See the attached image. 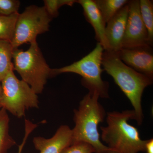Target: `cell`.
Segmentation results:
<instances>
[{
  "label": "cell",
  "instance_id": "cell-1",
  "mask_svg": "<svg viewBox=\"0 0 153 153\" xmlns=\"http://www.w3.org/2000/svg\"><path fill=\"white\" fill-rule=\"evenodd\" d=\"M102 66L129 100L135 113V120L141 125L143 118V92L146 88L152 84L153 79L127 66L120 59L117 52L104 50Z\"/></svg>",
  "mask_w": 153,
  "mask_h": 153
},
{
  "label": "cell",
  "instance_id": "cell-2",
  "mask_svg": "<svg viewBox=\"0 0 153 153\" xmlns=\"http://www.w3.org/2000/svg\"><path fill=\"white\" fill-rule=\"evenodd\" d=\"M99 97L96 92H89L79 102L78 109L74 110L72 144L88 143L92 146L94 153H108L111 150L100 140L98 126L103 121L106 113L98 102Z\"/></svg>",
  "mask_w": 153,
  "mask_h": 153
},
{
  "label": "cell",
  "instance_id": "cell-3",
  "mask_svg": "<svg viewBox=\"0 0 153 153\" xmlns=\"http://www.w3.org/2000/svg\"><path fill=\"white\" fill-rule=\"evenodd\" d=\"M130 119H136L134 111L108 113V125L100 129L102 140L111 150L117 153L145 152L147 140H141L137 129L128 123Z\"/></svg>",
  "mask_w": 153,
  "mask_h": 153
},
{
  "label": "cell",
  "instance_id": "cell-4",
  "mask_svg": "<svg viewBox=\"0 0 153 153\" xmlns=\"http://www.w3.org/2000/svg\"><path fill=\"white\" fill-rule=\"evenodd\" d=\"M13 63L14 70L19 73L22 80L37 94L42 93L47 79L52 76V69L47 64L37 41L30 44L26 51L14 49Z\"/></svg>",
  "mask_w": 153,
  "mask_h": 153
},
{
  "label": "cell",
  "instance_id": "cell-5",
  "mask_svg": "<svg viewBox=\"0 0 153 153\" xmlns=\"http://www.w3.org/2000/svg\"><path fill=\"white\" fill-rule=\"evenodd\" d=\"M104 49L100 43L85 57L71 65L52 69V76L64 73H73L82 77V84L89 92H96L101 98L109 97L108 82L102 79V55Z\"/></svg>",
  "mask_w": 153,
  "mask_h": 153
},
{
  "label": "cell",
  "instance_id": "cell-6",
  "mask_svg": "<svg viewBox=\"0 0 153 153\" xmlns=\"http://www.w3.org/2000/svg\"><path fill=\"white\" fill-rule=\"evenodd\" d=\"M13 71L9 72L1 81L0 103L7 111L21 118L27 110L39 107V100L38 94L27 82L18 79Z\"/></svg>",
  "mask_w": 153,
  "mask_h": 153
},
{
  "label": "cell",
  "instance_id": "cell-7",
  "mask_svg": "<svg viewBox=\"0 0 153 153\" xmlns=\"http://www.w3.org/2000/svg\"><path fill=\"white\" fill-rule=\"evenodd\" d=\"M52 19L44 7L31 5L26 8L17 19L11 42L13 49L23 44L36 42L38 35L49 31Z\"/></svg>",
  "mask_w": 153,
  "mask_h": 153
},
{
  "label": "cell",
  "instance_id": "cell-8",
  "mask_svg": "<svg viewBox=\"0 0 153 153\" xmlns=\"http://www.w3.org/2000/svg\"><path fill=\"white\" fill-rule=\"evenodd\" d=\"M128 5V18L122 48L150 45L148 40L147 30L140 13L139 1H129Z\"/></svg>",
  "mask_w": 153,
  "mask_h": 153
},
{
  "label": "cell",
  "instance_id": "cell-9",
  "mask_svg": "<svg viewBox=\"0 0 153 153\" xmlns=\"http://www.w3.org/2000/svg\"><path fill=\"white\" fill-rule=\"evenodd\" d=\"M117 53L127 66L153 79V55L150 45L122 48Z\"/></svg>",
  "mask_w": 153,
  "mask_h": 153
},
{
  "label": "cell",
  "instance_id": "cell-10",
  "mask_svg": "<svg viewBox=\"0 0 153 153\" xmlns=\"http://www.w3.org/2000/svg\"><path fill=\"white\" fill-rule=\"evenodd\" d=\"M72 129L68 126H60L53 137L50 138L36 137L33 143L40 153H60L72 144Z\"/></svg>",
  "mask_w": 153,
  "mask_h": 153
},
{
  "label": "cell",
  "instance_id": "cell-11",
  "mask_svg": "<svg viewBox=\"0 0 153 153\" xmlns=\"http://www.w3.org/2000/svg\"><path fill=\"white\" fill-rule=\"evenodd\" d=\"M128 4L124 6L106 24L105 34L109 45V51L118 52L122 48L123 41L128 18Z\"/></svg>",
  "mask_w": 153,
  "mask_h": 153
},
{
  "label": "cell",
  "instance_id": "cell-12",
  "mask_svg": "<svg viewBox=\"0 0 153 153\" xmlns=\"http://www.w3.org/2000/svg\"><path fill=\"white\" fill-rule=\"evenodd\" d=\"M83 9L86 21L94 29L95 38L103 47L105 51H109V47L105 34L106 23L98 7L92 0L76 1Z\"/></svg>",
  "mask_w": 153,
  "mask_h": 153
},
{
  "label": "cell",
  "instance_id": "cell-13",
  "mask_svg": "<svg viewBox=\"0 0 153 153\" xmlns=\"http://www.w3.org/2000/svg\"><path fill=\"white\" fill-rule=\"evenodd\" d=\"M10 118L7 111L4 108L0 109V153H7L16 144L15 140L10 134Z\"/></svg>",
  "mask_w": 153,
  "mask_h": 153
},
{
  "label": "cell",
  "instance_id": "cell-14",
  "mask_svg": "<svg viewBox=\"0 0 153 153\" xmlns=\"http://www.w3.org/2000/svg\"><path fill=\"white\" fill-rule=\"evenodd\" d=\"M14 50L10 41L0 40V82L9 72L14 71Z\"/></svg>",
  "mask_w": 153,
  "mask_h": 153
},
{
  "label": "cell",
  "instance_id": "cell-15",
  "mask_svg": "<svg viewBox=\"0 0 153 153\" xmlns=\"http://www.w3.org/2000/svg\"><path fill=\"white\" fill-rule=\"evenodd\" d=\"M94 1L106 24L129 2L127 0H94Z\"/></svg>",
  "mask_w": 153,
  "mask_h": 153
},
{
  "label": "cell",
  "instance_id": "cell-16",
  "mask_svg": "<svg viewBox=\"0 0 153 153\" xmlns=\"http://www.w3.org/2000/svg\"><path fill=\"white\" fill-rule=\"evenodd\" d=\"M139 4L141 16L147 30L149 44L152 46L153 42V1L140 0Z\"/></svg>",
  "mask_w": 153,
  "mask_h": 153
},
{
  "label": "cell",
  "instance_id": "cell-17",
  "mask_svg": "<svg viewBox=\"0 0 153 153\" xmlns=\"http://www.w3.org/2000/svg\"><path fill=\"white\" fill-rule=\"evenodd\" d=\"M19 14L18 13L8 16L0 15V40L11 42Z\"/></svg>",
  "mask_w": 153,
  "mask_h": 153
},
{
  "label": "cell",
  "instance_id": "cell-18",
  "mask_svg": "<svg viewBox=\"0 0 153 153\" xmlns=\"http://www.w3.org/2000/svg\"><path fill=\"white\" fill-rule=\"evenodd\" d=\"M44 7L51 18H55L58 16V10L62 6H72L76 3L75 0H45Z\"/></svg>",
  "mask_w": 153,
  "mask_h": 153
},
{
  "label": "cell",
  "instance_id": "cell-19",
  "mask_svg": "<svg viewBox=\"0 0 153 153\" xmlns=\"http://www.w3.org/2000/svg\"><path fill=\"white\" fill-rule=\"evenodd\" d=\"M20 5L18 0H0V15L8 16L19 13Z\"/></svg>",
  "mask_w": 153,
  "mask_h": 153
},
{
  "label": "cell",
  "instance_id": "cell-20",
  "mask_svg": "<svg viewBox=\"0 0 153 153\" xmlns=\"http://www.w3.org/2000/svg\"><path fill=\"white\" fill-rule=\"evenodd\" d=\"M95 150L92 146L85 142L72 144L64 149L60 153H94Z\"/></svg>",
  "mask_w": 153,
  "mask_h": 153
},
{
  "label": "cell",
  "instance_id": "cell-21",
  "mask_svg": "<svg viewBox=\"0 0 153 153\" xmlns=\"http://www.w3.org/2000/svg\"><path fill=\"white\" fill-rule=\"evenodd\" d=\"M37 124L33 123L32 122L28 120H26L25 121V134L22 143L19 146V152L18 153H22L23 148L27 142V140L29 137L30 134L37 127Z\"/></svg>",
  "mask_w": 153,
  "mask_h": 153
},
{
  "label": "cell",
  "instance_id": "cell-22",
  "mask_svg": "<svg viewBox=\"0 0 153 153\" xmlns=\"http://www.w3.org/2000/svg\"><path fill=\"white\" fill-rule=\"evenodd\" d=\"M145 152L146 153H153V139L147 140L145 146Z\"/></svg>",
  "mask_w": 153,
  "mask_h": 153
},
{
  "label": "cell",
  "instance_id": "cell-23",
  "mask_svg": "<svg viewBox=\"0 0 153 153\" xmlns=\"http://www.w3.org/2000/svg\"><path fill=\"white\" fill-rule=\"evenodd\" d=\"M2 97V88L1 86V82H0V101Z\"/></svg>",
  "mask_w": 153,
  "mask_h": 153
},
{
  "label": "cell",
  "instance_id": "cell-24",
  "mask_svg": "<svg viewBox=\"0 0 153 153\" xmlns=\"http://www.w3.org/2000/svg\"><path fill=\"white\" fill-rule=\"evenodd\" d=\"M117 153V152H114V151H112V150H111L109 152V153Z\"/></svg>",
  "mask_w": 153,
  "mask_h": 153
},
{
  "label": "cell",
  "instance_id": "cell-25",
  "mask_svg": "<svg viewBox=\"0 0 153 153\" xmlns=\"http://www.w3.org/2000/svg\"><path fill=\"white\" fill-rule=\"evenodd\" d=\"M1 108H2V106L1 105V103H0V109H1Z\"/></svg>",
  "mask_w": 153,
  "mask_h": 153
}]
</instances>
